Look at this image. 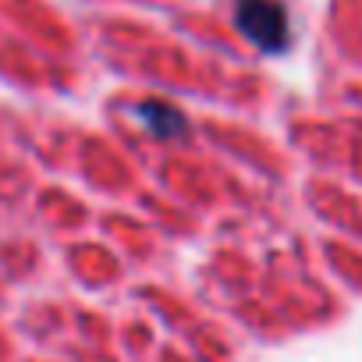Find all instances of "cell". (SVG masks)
Masks as SVG:
<instances>
[{"instance_id":"obj_1","label":"cell","mask_w":362,"mask_h":362,"mask_svg":"<svg viewBox=\"0 0 362 362\" xmlns=\"http://www.w3.org/2000/svg\"><path fill=\"white\" fill-rule=\"evenodd\" d=\"M238 29L263 50H281L288 40V18L277 0H242Z\"/></svg>"}]
</instances>
